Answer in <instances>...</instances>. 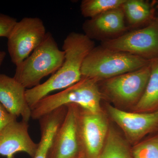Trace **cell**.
<instances>
[{
    "label": "cell",
    "instance_id": "cell-1",
    "mask_svg": "<svg viewBox=\"0 0 158 158\" xmlns=\"http://www.w3.org/2000/svg\"><path fill=\"white\" fill-rule=\"evenodd\" d=\"M94 47V42L85 34H69L62 45L65 59L61 67L44 83L26 90V99L31 109L51 92L63 90L80 81L83 62Z\"/></svg>",
    "mask_w": 158,
    "mask_h": 158
},
{
    "label": "cell",
    "instance_id": "cell-2",
    "mask_svg": "<svg viewBox=\"0 0 158 158\" xmlns=\"http://www.w3.org/2000/svg\"><path fill=\"white\" fill-rule=\"evenodd\" d=\"M102 96L98 82L82 77L76 84L38 102L31 109V118L39 120L58 108L71 104L77 105L91 113H100Z\"/></svg>",
    "mask_w": 158,
    "mask_h": 158
},
{
    "label": "cell",
    "instance_id": "cell-3",
    "mask_svg": "<svg viewBox=\"0 0 158 158\" xmlns=\"http://www.w3.org/2000/svg\"><path fill=\"white\" fill-rule=\"evenodd\" d=\"M65 52L59 49L50 32L43 41L23 62L16 66L14 78L28 89L40 84L42 79L52 75L62 65Z\"/></svg>",
    "mask_w": 158,
    "mask_h": 158
},
{
    "label": "cell",
    "instance_id": "cell-4",
    "mask_svg": "<svg viewBox=\"0 0 158 158\" xmlns=\"http://www.w3.org/2000/svg\"><path fill=\"white\" fill-rule=\"evenodd\" d=\"M151 61L102 46L94 47L82 64V77L102 81L137 70L148 65Z\"/></svg>",
    "mask_w": 158,
    "mask_h": 158
},
{
    "label": "cell",
    "instance_id": "cell-5",
    "mask_svg": "<svg viewBox=\"0 0 158 158\" xmlns=\"http://www.w3.org/2000/svg\"><path fill=\"white\" fill-rule=\"evenodd\" d=\"M102 46L148 60L158 58V20L146 27L104 40Z\"/></svg>",
    "mask_w": 158,
    "mask_h": 158
},
{
    "label": "cell",
    "instance_id": "cell-6",
    "mask_svg": "<svg viewBox=\"0 0 158 158\" xmlns=\"http://www.w3.org/2000/svg\"><path fill=\"white\" fill-rule=\"evenodd\" d=\"M47 32L43 21L38 17H25L17 21L8 39L11 61L17 66L43 41Z\"/></svg>",
    "mask_w": 158,
    "mask_h": 158
},
{
    "label": "cell",
    "instance_id": "cell-7",
    "mask_svg": "<svg viewBox=\"0 0 158 158\" xmlns=\"http://www.w3.org/2000/svg\"><path fill=\"white\" fill-rule=\"evenodd\" d=\"M151 71L150 62L137 70L103 81L104 92L114 101L135 106L144 93Z\"/></svg>",
    "mask_w": 158,
    "mask_h": 158
},
{
    "label": "cell",
    "instance_id": "cell-8",
    "mask_svg": "<svg viewBox=\"0 0 158 158\" xmlns=\"http://www.w3.org/2000/svg\"><path fill=\"white\" fill-rule=\"evenodd\" d=\"M77 127L81 151L87 158H98L109 130L102 112L91 113L78 106Z\"/></svg>",
    "mask_w": 158,
    "mask_h": 158
},
{
    "label": "cell",
    "instance_id": "cell-9",
    "mask_svg": "<svg viewBox=\"0 0 158 158\" xmlns=\"http://www.w3.org/2000/svg\"><path fill=\"white\" fill-rule=\"evenodd\" d=\"M66 106V115L54 136L47 158H76L82 152L78 133V106Z\"/></svg>",
    "mask_w": 158,
    "mask_h": 158
},
{
    "label": "cell",
    "instance_id": "cell-10",
    "mask_svg": "<svg viewBox=\"0 0 158 158\" xmlns=\"http://www.w3.org/2000/svg\"><path fill=\"white\" fill-rule=\"evenodd\" d=\"M110 117L128 139L137 142L147 135L158 132V110L151 113H131L108 105Z\"/></svg>",
    "mask_w": 158,
    "mask_h": 158
},
{
    "label": "cell",
    "instance_id": "cell-11",
    "mask_svg": "<svg viewBox=\"0 0 158 158\" xmlns=\"http://www.w3.org/2000/svg\"><path fill=\"white\" fill-rule=\"evenodd\" d=\"M28 122L17 119L11 122L0 132V155L14 158L17 153H26L34 158L38 143L32 140L29 133Z\"/></svg>",
    "mask_w": 158,
    "mask_h": 158
},
{
    "label": "cell",
    "instance_id": "cell-12",
    "mask_svg": "<svg viewBox=\"0 0 158 158\" xmlns=\"http://www.w3.org/2000/svg\"><path fill=\"white\" fill-rule=\"evenodd\" d=\"M27 89L14 77L0 74V102L11 115L21 116L28 122L31 118V109L26 99Z\"/></svg>",
    "mask_w": 158,
    "mask_h": 158
},
{
    "label": "cell",
    "instance_id": "cell-13",
    "mask_svg": "<svg viewBox=\"0 0 158 158\" xmlns=\"http://www.w3.org/2000/svg\"><path fill=\"white\" fill-rule=\"evenodd\" d=\"M122 7L110 10L85 21L83 28L90 39L122 35L127 30Z\"/></svg>",
    "mask_w": 158,
    "mask_h": 158
},
{
    "label": "cell",
    "instance_id": "cell-14",
    "mask_svg": "<svg viewBox=\"0 0 158 158\" xmlns=\"http://www.w3.org/2000/svg\"><path fill=\"white\" fill-rule=\"evenodd\" d=\"M67 107L63 106L39 119L41 137L34 158H47L55 134L64 120Z\"/></svg>",
    "mask_w": 158,
    "mask_h": 158
},
{
    "label": "cell",
    "instance_id": "cell-15",
    "mask_svg": "<svg viewBox=\"0 0 158 158\" xmlns=\"http://www.w3.org/2000/svg\"><path fill=\"white\" fill-rule=\"evenodd\" d=\"M150 76L143 95L135 106V112L151 113L158 110V58L151 62Z\"/></svg>",
    "mask_w": 158,
    "mask_h": 158
},
{
    "label": "cell",
    "instance_id": "cell-16",
    "mask_svg": "<svg viewBox=\"0 0 158 158\" xmlns=\"http://www.w3.org/2000/svg\"><path fill=\"white\" fill-rule=\"evenodd\" d=\"M122 8L125 17L132 26L148 24L155 19L152 7L144 0H126Z\"/></svg>",
    "mask_w": 158,
    "mask_h": 158
},
{
    "label": "cell",
    "instance_id": "cell-17",
    "mask_svg": "<svg viewBox=\"0 0 158 158\" xmlns=\"http://www.w3.org/2000/svg\"><path fill=\"white\" fill-rule=\"evenodd\" d=\"M98 158H133L127 142L114 130L108 132L104 146Z\"/></svg>",
    "mask_w": 158,
    "mask_h": 158
},
{
    "label": "cell",
    "instance_id": "cell-18",
    "mask_svg": "<svg viewBox=\"0 0 158 158\" xmlns=\"http://www.w3.org/2000/svg\"><path fill=\"white\" fill-rule=\"evenodd\" d=\"M126 0H83L81 2V11L82 15L90 19L105 12L120 8Z\"/></svg>",
    "mask_w": 158,
    "mask_h": 158
},
{
    "label": "cell",
    "instance_id": "cell-19",
    "mask_svg": "<svg viewBox=\"0 0 158 158\" xmlns=\"http://www.w3.org/2000/svg\"><path fill=\"white\" fill-rule=\"evenodd\" d=\"M131 150L133 158H158V132L136 144Z\"/></svg>",
    "mask_w": 158,
    "mask_h": 158
},
{
    "label": "cell",
    "instance_id": "cell-20",
    "mask_svg": "<svg viewBox=\"0 0 158 158\" xmlns=\"http://www.w3.org/2000/svg\"><path fill=\"white\" fill-rule=\"evenodd\" d=\"M17 22V19L14 18L0 14V37L8 38Z\"/></svg>",
    "mask_w": 158,
    "mask_h": 158
},
{
    "label": "cell",
    "instance_id": "cell-21",
    "mask_svg": "<svg viewBox=\"0 0 158 158\" xmlns=\"http://www.w3.org/2000/svg\"><path fill=\"white\" fill-rule=\"evenodd\" d=\"M17 118L9 113L0 102V132L7 124Z\"/></svg>",
    "mask_w": 158,
    "mask_h": 158
},
{
    "label": "cell",
    "instance_id": "cell-22",
    "mask_svg": "<svg viewBox=\"0 0 158 158\" xmlns=\"http://www.w3.org/2000/svg\"><path fill=\"white\" fill-rule=\"evenodd\" d=\"M6 56V52L4 51H0V66L2 64L3 61Z\"/></svg>",
    "mask_w": 158,
    "mask_h": 158
},
{
    "label": "cell",
    "instance_id": "cell-23",
    "mask_svg": "<svg viewBox=\"0 0 158 158\" xmlns=\"http://www.w3.org/2000/svg\"><path fill=\"white\" fill-rule=\"evenodd\" d=\"M76 158H86V156H85L84 153L83 152H81L80 153V154L79 155L77 156Z\"/></svg>",
    "mask_w": 158,
    "mask_h": 158
},
{
    "label": "cell",
    "instance_id": "cell-24",
    "mask_svg": "<svg viewBox=\"0 0 158 158\" xmlns=\"http://www.w3.org/2000/svg\"><path fill=\"white\" fill-rule=\"evenodd\" d=\"M157 19H158V18H157Z\"/></svg>",
    "mask_w": 158,
    "mask_h": 158
}]
</instances>
